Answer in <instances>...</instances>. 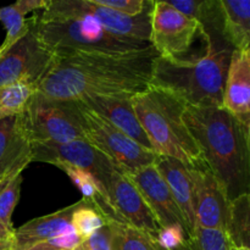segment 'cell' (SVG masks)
<instances>
[{
    "label": "cell",
    "instance_id": "1",
    "mask_svg": "<svg viewBox=\"0 0 250 250\" xmlns=\"http://www.w3.org/2000/svg\"><path fill=\"white\" fill-rule=\"evenodd\" d=\"M159 54L151 45L137 51H77L54 55L38 93L59 100L77 102L88 95L129 97L150 87Z\"/></svg>",
    "mask_w": 250,
    "mask_h": 250
},
{
    "label": "cell",
    "instance_id": "2",
    "mask_svg": "<svg viewBox=\"0 0 250 250\" xmlns=\"http://www.w3.org/2000/svg\"><path fill=\"white\" fill-rule=\"evenodd\" d=\"M183 120L229 202L250 194V125L224 107L186 106Z\"/></svg>",
    "mask_w": 250,
    "mask_h": 250
},
{
    "label": "cell",
    "instance_id": "3",
    "mask_svg": "<svg viewBox=\"0 0 250 250\" xmlns=\"http://www.w3.org/2000/svg\"><path fill=\"white\" fill-rule=\"evenodd\" d=\"M207 43L198 59H168L159 55L153 65L150 85L170 93L194 107H222L225 81L232 46L224 37L221 24L200 28Z\"/></svg>",
    "mask_w": 250,
    "mask_h": 250
},
{
    "label": "cell",
    "instance_id": "4",
    "mask_svg": "<svg viewBox=\"0 0 250 250\" xmlns=\"http://www.w3.org/2000/svg\"><path fill=\"white\" fill-rule=\"evenodd\" d=\"M132 105L156 155L176 159L189 166L203 163L199 148L183 120L186 104L150 85L132 98Z\"/></svg>",
    "mask_w": 250,
    "mask_h": 250
},
{
    "label": "cell",
    "instance_id": "5",
    "mask_svg": "<svg viewBox=\"0 0 250 250\" xmlns=\"http://www.w3.org/2000/svg\"><path fill=\"white\" fill-rule=\"evenodd\" d=\"M34 17L39 38L54 55H63L77 51L127 53L142 50L150 45L148 42L112 34L84 20L41 22L37 19V15Z\"/></svg>",
    "mask_w": 250,
    "mask_h": 250
},
{
    "label": "cell",
    "instance_id": "6",
    "mask_svg": "<svg viewBox=\"0 0 250 250\" xmlns=\"http://www.w3.org/2000/svg\"><path fill=\"white\" fill-rule=\"evenodd\" d=\"M21 117L32 144L84 139L81 109L73 100L51 99L37 90Z\"/></svg>",
    "mask_w": 250,
    "mask_h": 250
},
{
    "label": "cell",
    "instance_id": "7",
    "mask_svg": "<svg viewBox=\"0 0 250 250\" xmlns=\"http://www.w3.org/2000/svg\"><path fill=\"white\" fill-rule=\"evenodd\" d=\"M151 9L138 16H127L100 6L94 0H49L37 19L41 22L84 20L116 36L150 43Z\"/></svg>",
    "mask_w": 250,
    "mask_h": 250
},
{
    "label": "cell",
    "instance_id": "8",
    "mask_svg": "<svg viewBox=\"0 0 250 250\" xmlns=\"http://www.w3.org/2000/svg\"><path fill=\"white\" fill-rule=\"evenodd\" d=\"M77 103V102H76ZM78 104V103H77ZM84 139L104 154L112 164L125 173L154 164L156 154L149 151L127 137L124 132L100 117L95 112L81 106Z\"/></svg>",
    "mask_w": 250,
    "mask_h": 250
},
{
    "label": "cell",
    "instance_id": "9",
    "mask_svg": "<svg viewBox=\"0 0 250 250\" xmlns=\"http://www.w3.org/2000/svg\"><path fill=\"white\" fill-rule=\"evenodd\" d=\"M53 61L54 54L39 38L33 16L27 33L0 54V88L15 83L39 84Z\"/></svg>",
    "mask_w": 250,
    "mask_h": 250
},
{
    "label": "cell",
    "instance_id": "10",
    "mask_svg": "<svg viewBox=\"0 0 250 250\" xmlns=\"http://www.w3.org/2000/svg\"><path fill=\"white\" fill-rule=\"evenodd\" d=\"M197 33H200L197 20L178 12L168 1H153L149 42L159 55L182 59L189 51Z\"/></svg>",
    "mask_w": 250,
    "mask_h": 250
},
{
    "label": "cell",
    "instance_id": "11",
    "mask_svg": "<svg viewBox=\"0 0 250 250\" xmlns=\"http://www.w3.org/2000/svg\"><path fill=\"white\" fill-rule=\"evenodd\" d=\"M33 161L51 164L56 167L68 165L82 168L92 173L104 186L105 190L114 171L120 170L85 139L66 143H33L32 163Z\"/></svg>",
    "mask_w": 250,
    "mask_h": 250
},
{
    "label": "cell",
    "instance_id": "12",
    "mask_svg": "<svg viewBox=\"0 0 250 250\" xmlns=\"http://www.w3.org/2000/svg\"><path fill=\"white\" fill-rule=\"evenodd\" d=\"M194 197L195 227L217 229L226 233L229 200L211 171L204 163L190 166Z\"/></svg>",
    "mask_w": 250,
    "mask_h": 250
},
{
    "label": "cell",
    "instance_id": "13",
    "mask_svg": "<svg viewBox=\"0 0 250 250\" xmlns=\"http://www.w3.org/2000/svg\"><path fill=\"white\" fill-rule=\"evenodd\" d=\"M107 197L120 222L155 236L159 224L131 178L121 170L114 171L106 187Z\"/></svg>",
    "mask_w": 250,
    "mask_h": 250
},
{
    "label": "cell",
    "instance_id": "14",
    "mask_svg": "<svg viewBox=\"0 0 250 250\" xmlns=\"http://www.w3.org/2000/svg\"><path fill=\"white\" fill-rule=\"evenodd\" d=\"M126 175L131 178L143 199L146 200V205L158 221L159 227L177 225V226L183 227L189 237V229H188L185 216L154 164L144 166Z\"/></svg>",
    "mask_w": 250,
    "mask_h": 250
},
{
    "label": "cell",
    "instance_id": "15",
    "mask_svg": "<svg viewBox=\"0 0 250 250\" xmlns=\"http://www.w3.org/2000/svg\"><path fill=\"white\" fill-rule=\"evenodd\" d=\"M81 106L95 112L109 124L124 132L137 144L149 151H153L132 105L129 97H110V95H88L77 100ZM154 153V151H153Z\"/></svg>",
    "mask_w": 250,
    "mask_h": 250
},
{
    "label": "cell",
    "instance_id": "16",
    "mask_svg": "<svg viewBox=\"0 0 250 250\" xmlns=\"http://www.w3.org/2000/svg\"><path fill=\"white\" fill-rule=\"evenodd\" d=\"M32 163V143L21 115L0 120V182L22 173Z\"/></svg>",
    "mask_w": 250,
    "mask_h": 250
},
{
    "label": "cell",
    "instance_id": "17",
    "mask_svg": "<svg viewBox=\"0 0 250 250\" xmlns=\"http://www.w3.org/2000/svg\"><path fill=\"white\" fill-rule=\"evenodd\" d=\"M222 107L243 124L250 125V49L232 51Z\"/></svg>",
    "mask_w": 250,
    "mask_h": 250
},
{
    "label": "cell",
    "instance_id": "18",
    "mask_svg": "<svg viewBox=\"0 0 250 250\" xmlns=\"http://www.w3.org/2000/svg\"><path fill=\"white\" fill-rule=\"evenodd\" d=\"M154 166L167 185L173 199L185 216L189 229V236L195 229L194 197L190 166L167 156H156Z\"/></svg>",
    "mask_w": 250,
    "mask_h": 250
},
{
    "label": "cell",
    "instance_id": "19",
    "mask_svg": "<svg viewBox=\"0 0 250 250\" xmlns=\"http://www.w3.org/2000/svg\"><path fill=\"white\" fill-rule=\"evenodd\" d=\"M81 200L68 207L62 208L53 214L37 217L15 229L12 237V250H28L41 242L70 231L71 216Z\"/></svg>",
    "mask_w": 250,
    "mask_h": 250
},
{
    "label": "cell",
    "instance_id": "20",
    "mask_svg": "<svg viewBox=\"0 0 250 250\" xmlns=\"http://www.w3.org/2000/svg\"><path fill=\"white\" fill-rule=\"evenodd\" d=\"M222 14V32L233 50L250 49V1L219 0Z\"/></svg>",
    "mask_w": 250,
    "mask_h": 250
},
{
    "label": "cell",
    "instance_id": "21",
    "mask_svg": "<svg viewBox=\"0 0 250 250\" xmlns=\"http://www.w3.org/2000/svg\"><path fill=\"white\" fill-rule=\"evenodd\" d=\"M38 7L39 4L36 0H19L15 4L0 7V22L6 29V37L0 45V54L27 33L29 29V20L27 21L26 15L36 11Z\"/></svg>",
    "mask_w": 250,
    "mask_h": 250
},
{
    "label": "cell",
    "instance_id": "22",
    "mask_svg": "<svg viewBox=\"0 0 250 250\" xmlns=\"http://www.w3.org/2000/svg\"><path fill=\"white\" fill-rule=\"evenodd\" d=\"M226 236L232 247L249 248L250 194H243L229 202Z\"/></svg>",
    "mask_w": 250,
    "mask_h": 250
},
{
    "label": "cell",
    "instance_id": "23",
    "mask_svg": "<svg viewBox=\"0 0 250 250\" xmlns=\"http://www.w3.org/2000/svg\"><path fill=\"white\" fill-rule=\"evenodd\" d=\"M22 173L0 182V238L10 239L14 237L11 216L21 194Z\"/></svg>",
    "mask_w": 250,
    "mask_h": 250
},
{
    "label": "cell",
    "instance_id": "24",
    "mask_svg": "<svg viewBox=\"0 0 250 250\" xmlns=\"http://www.w3.org/2000/svg\"><path fill=\"white\" fill-rule=\"evenodd\" d=\"M37 90L38 84L34 83H15L0 88V120L23 114Z\"/></svg>",
    "mask_w": 250,
    "mask_h": 250
},
{
    "label": "cell",
    "instance_id": "25",
    "mask_svg": "<svg viewBox=\"0 0 250 250\" xmlns=\"http://www.w3.org/2000/svg\"><path fill=\"white\" fill-rule=\"evenodd\" d=\"M107 224L112 229V250H160L151 234L120 222Z\"/></svg>",
    "mask_w": 250,
    "mask_h": 250
},
{
    "label": "cell",
    "instance_id": "26",
    "mask_svg": "<svg viewBox=\"0 0 250 250\" xmlns=\"http://www.w3.org/2000/svg\"><path fill=\"white\" fill-rule=\"evenodd\" d=\"M107 224L100 212L87 200L81 199L71 216V227L81 239H85Z\"/></svg>",
    "mask_w": 250,
    "mask_h": 250
},
{
    "label": "cell",
    "instance_id": "27",
    "mask_svg": "<svg viewBox=\"0 0 250 250\" xmlns=\"http://www.w3.org/2000/svg\"><path fill=\"white\" fill-rule=\"evenodd\" d=\"M183 250H231V243L226 233L217 229L195 227L188 237Z\"/></svg>",
    "mask_w": 250,
    "mask_h": 250
},
{
    "label": "cell",
    "instance_id": "28",
    "mask_svg": "<svg viewBox=\"0 0 250 250\" xmlns=\"http://www.w3.org/2000/svg\"><path fill=\"white\" fill-rule=\"evenodd\" d=\"M156 246L163 250H177L185 247L188 233L181 226L160 227L154 236Z\"/></svg>",
    "mask_w": 250,
    "mask_h": 250
},
{
    "label": "cell",
    "instance_id": "29",
    "mask_svg": "<svg viewBox=\"0 0 250 250\" xmlns=\"http://www.w3.org/2000/svg\"><path fill=\"white\" fill-rule=\"evenodd\" d=\"M98 5L127 16H138L153 7V1L146 0H94Z\"/></svg>",
    "mask_w": 250,
    "mask_h": 250
},
{
    "label": "cell",
    "instance_id": "30",
    "mask_svg": "<svg viewBox=\"0 0 250 250\" xmlns=\"http://www.w3.org/2000/svg\"><path fill=\"white\" fill-rule=\"evenodd\" d=\"M82 239L76 234L72 229L62 234L41 242L28 250H73Z\"/></svg>",
    "mask_w": 250,
    "mask_h": 250
},
{
    "label": "cell",
    "instance_id": "31",
    "mask_svg": "<svg viewBox=\"0 0 250 250\" xmlns=\"http://www.w3.org/2000/svg\"><path fill=\"white\" fill-rule=\"evenodd\" d=\"M73 250H112L111 226L106 224L92 236L82 239Z\"/></svg>",
    "mask_w": 250,
    "mask_h": 250
},
{
    "label": "cell",
    "instance_id": "32",
    "mask_svg": "<svg viewBox=\"0 0 250 250\" xmlns=\"http://www.w3.org/2000/svg\"><path fill=\"white\" fill-rule=\"evenodd\" d=\"M0 250H12V241L0 238Z\"/></svg>",
    "mask_w": 250,
    "mask_h": 250
},
{
    "label": "cell",
    "instance_id": "33",
    "mask_svg": "<svg viewBox=\"0 0 250 250\" xmlns=\"http://www.w3.org/2000/svg\"><path fill=\"white\" fill-rule=\"evenodd\" d=\"M231 250H250V248H244V247H232Z\"/></svg>",
    "mask_w": 250,
    "mask_h": 250
},
{
    "label": "cell",
    "instance_id": "34",
    "mask_svg": "<svg viewBox=\"0 0 250 250\" xmlns=\"http://www.w3.org/2000/svg\"><path fill=\"white\" fill-rule=\"evenodd\" d=\"M160 250H163V249H160ZM177 250H183L182 248H181V249H177Z\"/></svg>",
    "mask_w": 250,
    "mask_h": 250
}]
</instances>
